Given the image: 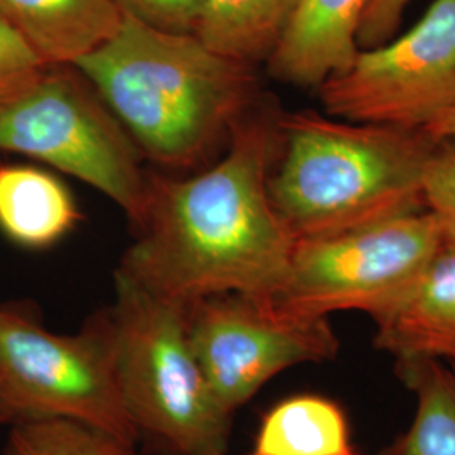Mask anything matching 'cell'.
Listing matches in <instances>:
<instances>
[{
	"label": "cell",
	"mask_w": 455,
	"mask_h": 455,
	"mask_svg": "<svg viewBox=\"0 0 455 455\" xmlns=\"http://www.w3.org/2000/svg\"><path fill=\"white\" fill-rule=\"evenodd\" d=\"M278 150V115L251 108L206 171L186 180L148 174L139 235L116 270L182 306L223 293L272 300L295 246L268 193Z\"/></svg>",
	"instance_id": "6da1fadb"
},
{
	"label": "cell",
	"mask_w": 455,
	"mask_h": 455,
	"mask_svg": "<svg viewBox=\"0 0 455 455\" xmlns=\"http://www.w3.org/2000/svg\"><path fill=\"white\" fill-rule=\"evenodd\" d=\"M327 115L425 131L455 107V0H432L420 20L317 86Z\"/></svg>",
	"instance_id": "ba28073f"
},
{
	"label": "cell",
	"mask_w": 455,
	"mask_h": 455,
	"mask_svg": "<svg viewBox=\"0 0 455 455\" xmlns=\"http://www.w3.org/2000/svg\"><path fill=\"white\" fill-rule=\"evenodd\" d=\"M5 422V417H4V413H2V408H0V425H4Z\"/></svg>",
	"instance_id": "603a6c76"
},
{
	"label": "cell",
	"mask_w": 455,
	"mask_h": 455,
	"mask_svg": "<svg viewBox=\"0 0 455 455\" xmlns=\"http://www.w3.org/2000/svg\"><path fill=\"white\" fill-rule=\"evenodd\" d=\"M423 132L435 142H443V140H454L455 142V107L439 116L432 125H428Z\"/></svg>",
	"instance_id": "7402d4cb"
},
{
	"label": "cell",
	"mask_w": 455,
	"mask_h": 455,
	"mask_svg": "<svg viewBox=\"0 0 455 455\" xmlns=\"http://www.w3.org/2000/svg\"><path fill=\"white\" fill-rule=\"evenodd\" d=\"M186 323L212 398L231 419L276 374L339 353L329 319L293 317L242 293L196 300L186 306Z\"/></svg>",
	"instance_id": "9c48e42d"
},
{
	"label": "cell",
	"mask_w": 455,
	"mask_h": 455,
	"mask_svg": "<svg viewBox=\"0 0 455 455\" xmlns=\"http://www.w3.org/2000/svg\"><path fill=\"white\" fill-rule=\"evenodd\" d=\"M280 161L268 193L295 240L332 236L425 210L437 146L423 131L312 110L278 115Z\"/></svg>",
	"instance_id": "3957f363"
},
{
	"label": "cell",
	"mask_w": 455,
	"mask_h": 455,
	"mask_svg": "<svg viewBox=\"0 0 455 455\" xmlns=\"http://www.w3.org/2000/svg\"><path fill=\"white\" fill-rule=\"evenodd\" d=\"M44 68L0 14V100L34 80Z\"/></svg>",
	"instance_id": "ffe728a7"
},
{
	"label": "cell",
	"mask_w": 455,
	"mask_h": 455,
	"mask_svg": "<svg viewBox=\"0 0 455 455\" xmlns=\"http://www.w3.org/2000/svg\"><path fill=\"white\" fill-rule=\"evenodd\" d=\"M225 455H227V454H225Z\"/></svg>",
	"instance_id": "cb8c5ba5"
},
{
	"label": "cell",
	"mask_w": 455,
	"mask_h": 455,
	"mask_svg": "<svg viewBox=\"0 0 455 455\" xmlns=\"http://www.w3.org/2000/svg\"><path fill=\"white\" fill-rule=\"evenodd\" d=\"M0 408L5 422L71 420L132 445L140 434L118 385L105 312L58 334L19 304H0Z\"/></svg>",
	"instance_id": "5b68a950"
},
{
	"label": "cell",
	"mask_w": 455,
	"mask_h": 455,
	"mask_svg": "<svg viewBox=\"0 0 455 455\" xmlns=\"http://www.w3.org/2000/svg\"><path fill=\"white\" fill-rule=\"evenodd\" d=\"M370 0H299L287 31L267 60L270 75L300 88H317L353 63L358 28Z\"/></svg>",
	"instance_id": "8fae6325"
},
{
	"label": "cell",
	"mask_w": 455,
	"mask_h": 455,
	"mask_svg": "<svg viewBox=\"0 0 455 455\" xmlns=\"http://www.w3.org/2000/svg\"><path fill=\"white\" fill-rule=\"evenodd\" d=\"M425 210L437 220L443 240L455 243V142H437L423 176Z\"/></svg>",
	"instance_id": "ac0fdd59"
},
{
	"label": "cell",
	"mask_w": 455,
	"mask_h": 455,
	"mask_svg": "<svg viewBox=\"0 0 455 455\" xmlns=\"http://www.w3.org/2000/svg\"><path fill=\"white\" fill-rule=\"evenodd\" d=\"M299 0H204L195 36L244 65L267 61L289 28Z\"/></svg>",
	"instance_id": "5bb4252c"
},
{
	"label": "cell",
	"mask_w": 455,
	"mask_h": 455,
	"mask_svg": "<svg viewBox=\"0 0 455 455\" xmlns=\"http://www.w3.org/2000/svg\"><path fill=\"white\" fill-rule=\"evenodd\" d=\"M248 455H359L342 408L321 395L282 400L260 423Z\"/></svg>",
	"instance_id": "9a60e30c"
},
{
	"label": "cell",
	"mask_w": 455,
	"mask_h": 455,
	"mask_svg": "<svg viewBox=\"0 0 455 455\" xmlns=\"http://www.w3.org/2000/svg\"><path fill=\"white\" fill-rule=\"evenodd\" d=\"M411 0H370L358 28L359 49L376 48L398 34Z\"/></svg>",
	"instance_id": "44dd1931"
},
{
	"label": "cell",
	"mask_w": 455,
	"mask_h": 455,
	"mask_svg": "<svg viewBox=\"0 0 455 455\" xmlns=\"http://www.w3.org/2000/svg\"><path fill=\"white\" fill-rule=\"evenodd\" d=\"M443 242L427 210L332 236L295 240L285 283L272 302L302 319L358 310L376 321L407 295Z\"/></svg>",
	"instance_id": "52a82bcc"
},
{
	"label": "cell",
	"mask_w": 455,
	"mask_h": 455,
	"mask_svg": "<svg viewBox=\"0 0 455 455\" xmlns=\"http://www.w3.org/2000/svg\"><path fill=\"white\" fill-rule=\"evenodd\" d=\"M396 374L417 398L413 420L381 455H455V364L400 359Z\"/></svg>",
	"instance_id": "2e32d148"
},
{
	"label": "cell",
	"mask_w": 455,
	"mask_h": 455,
	"mask_svg": "<svg viewBox=\"0 0 455 455\" xmlns=\"http://www.w3.org/2000/svg\"><path fill=\"white\" fill-rule=\"evenodd\" d=\"M0 14L44 66L76 65L124 19L116 0H0Z\"/></svg>",
	"instance_id": "7c38bea8"
},
{
	"label": "cell",
	"mask_w": 455,
	"mask_h": 455,
	"mask_svg": "<svg viewBox=\"0 0 455 455\" xmlns=\"http://www.w3.org/2000/svg\"><path fill=\"white\" fill-rule=\"evenodd\" d=\"M204 0H116L120 9L152 28L171 33H195Z\"/></svg>",
	"instance_id": "d6986e66"
},
{
	"label": "cell",
	"mask_w": 455,
	"mask_h": 455,
	"mask_svg": "<svg viewBox=\"0 0 455 455\" xmlns=\"http://www.w3.org/2000/svg\"><path fill=\"white\" fill-rule=\"evenodd\" d=\"M125 405L140 437L171 455H225L231 417L218 407L188 336L186 306L115 272L103 310Z\"/></svg>",
	"instance_id": "277c9868"
},
{
	"label": "cell",
	"mask_w": 455,
	"mask_h": 455,
	"mask_svg": "<svg viewBox=\"0 0 455 455\" xmlns=\"http://www.w3.org/2000/svg\"><path fill=\"white\" fill-rule=\"evenodd\" d=\"M373 323L376 349L395 361L455 364V243L443 242L407 295Z\"/></svg>",
	"instance_id": "30bf717a"
},
{
	"label": "cell",
	"mask_w": 455,
	"mask_h": 455,
	"mask_svg": "<svg viewBox=\"0 0 455 455\" xmlns=\"http://www.w3.org/2000/svg\"><path fill=\"white\" fill-rule=\"evenodd\" d=\"M78 210L65 184L33 165H0V231L12 243L44 250L73 229Z\"/></svg>",
	"instance_id": "4fadbf2b"
},
{
	"label": "cell",
	"mask_w": 455,
	"mask_h": 455,
	"mask_svg": "<svg viewBox=\"0 0 455 455\" xmlns=\"http://www.w3.org/2000/svg\"><path fill=\"white\" fill-rule=\"evenodd\" d=\"M73 66L139 150L165 167L206 161L257 100L251 65L125 12L114 36Z\"/></svg>",
	"instance_id": "7a4b0ae2"
},
{
	"label": "cell",
	"mask_w": 455,
	"mask_h": 455,
	"mask_svg": "<svg viewBox=\"0 0 455 455\" xmlns=\"http://www.w3.org/2000/svg\"><path fill=\"white\" fill-rule=\"evenodd\" d=\"M2 455H135L133 447L71 420L14 423Z\"/></svg>",
	"instance_id": "e0dca14e"
},
{
	"label": "cell",
	"mask_w": 455,
	"mask_h": 455,
	"mask_svg": "<svg viewBox=\"0 0 455 455\" xmlns=\"http://www.w3.org/2000/svg\"><path fill=\"white\" fill-rule=\"evenodd\" d=\"M0 152L48 164L118 204L135 225L146 206L142 152L75 66H46L0 100Z\"/></svg>",
	"instance_id": "8992f818"
}]
</instances>
